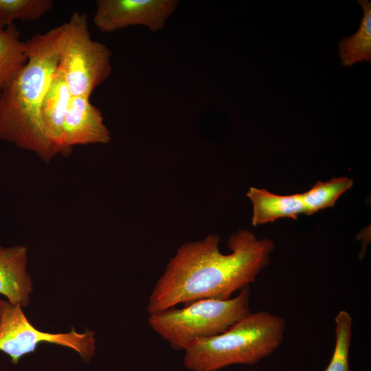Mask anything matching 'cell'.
Wrapping results in <instances>:
<instances>
[{
    "label": "cell",
    "instance_id": "cell-13",
    "mask_svg": "<svg viewBox=\"0 0 371 371\" xmlns=\"http://www.w3.org/2000/svg\"><path fill=\"white\" fill-rule=\"evenodd\" d=\"M27 60L25 43L14 24L0 25V95Z\"/></svg>",
    "mask_w": 371,
    "mask_h": 371
},
{
    "label": "cell",
    "instance_id": "cell-15",
    "mask_svg": "<svg viewBox=\"0 0 371 371\" xmlns=\"http://www.w3.org/2000/svg\"><path fill=\"white\" fill-rule=\"evenodd\" d=\"M53 5L52 0H0V25L8 27L15 20H38Z\"/></svg>",
    "mask_w": 371,
    "mask_h": 371
},
{
    "label": "cell",
    "instance_id": "cell-11",
    "mask_svg": "<svg viewBox=\"0 0 371 371\" xmlns=\"http://www.w3.org/2000/svg\"><path fill=\"white\" fill-rule=\"evenodd\" d=\"M253 205L251 224L254 226L273 222L279 218H297L304 214L300 193L280 195L251 187L247 193Z\"/></svg>",
    "mask_w": 371,
    "mask_h": 371
},
{
    "label": "cell",
    "instance_id": "cell-3",
    "mask_svg": "<svg viewBox=\"0 0 371 371\" xmlns=\"http://www.w3.org/2000/svg\"><path fill=\"white\" fill-rule=\"evenodd\" d=\"M285 319L268 311L250 313L223 333L199 339L184 350L190 371H218L232 365H253L282 344Z\"/></svg>",
    "mask_w": 371,
    "mask_h": 371
},
{
    "label": "cell",
    "instance_id": "cell-9",
    "mask_svg": "<svg viewBox=\"0 0 371 371\" xmlns=\"http://www.w3.org/2000/svg\"><path fill=\"white\" fill-rule=\"evenodd\" d=\"M71 98L58 66L43 97L39 113L43 133L54 156L63 155V128Z\"/></svg>",
    "mask_w": 371,
    "mask_h": 371
},
{
    "label": "cell",
    "instance_id": "cell-1",
    "mask_svg": "<svg viewBox=\"0 0 371 371\" xmlns=\"http://www.w3.org/2000/svg\"><path fill=\"white\" fill-rule=\"evenodd\" d=\"M220 241L218 235L209 234L178 248L150 294L149 314L204 299L232 297L255 281L275 249L272 240L258 239L247 229L229 236L228 254L221 253Z\"/></svg>",
    "mask_w": 371,
    "mask_h": 371
},
{
    "label": "cell",
    "instance_id": "cell-4",
    "mask_svg": "<svg viewBox=\"0 0 371 371\" xmlns=\"http://www.w3.org/2000/svg\"><path fill=\"white\" fill-rule=\"evenodd\" d=\"M249 286L227 300L204 299L183 308H170L149 314L152 330L177 350H185L196 341L217 335L248 315Z\"/></svg>",
    "mask_w": 371,
    "mask_h": 371
},
{
    "label": "cell",
    "instance_id": "cell-12",
    "mask_svg": "<svg viewBox=\"0 0 371 371\" xmlns=\"http://www.w3.org/2000/svg\"><path fill=\"white\" fill-rule=\"evenodd\" d=\"M357 2L363 12L359 27L354 34L342 38L338 43L341 63L345 67L363 61L371 63V1Z\"/></svg>",
    "mask_w": 371,
    "mask_h": 371
},
{
    "label": "cell",
    "instance_id": "cell-6",
    "mask_svg": "<svg viewBox=\"0 0 371 371\" xmlns=\"http://www.w3.org/2000/svg\"><path fill=\"white\" fill-rule=\"evenodd\" d=\"M95 332L89 329L82 333L74 328L56 333L40 330L29 322L21 305L5 302L0 321V351L8 355L12 363L35 352L41 343L70 348L89 363L95 354Z\"/></svg>",
    "mask_w": 371,
    "mask_h": 371
},
{
    "label": "cell",
    "instance_id": "cell-14",
    "mask_svg": "<svg viewBox=\"0 0 371 371\" xmlns=\"http://www.w3.org/2000/svg\"><path fill=\"white\" fill-rule=\"evenodd\" d=\"M352 186L353 179L346 177L333 178L327 181H318L308 191L300 193L304 214L311 215L333 207L339 197Z\"/></svg>",
    "mask_w": 371,
    "mask_h": 371
},
{
    "label": "cell",
    "instance_id": "cell-7",
    "mask_svg": "<svg viewBox=\"0 0 371 371\" xmlns=\"http://www.w3.org/2000/svg\"><path fill=\"white\" fill-rule=\"evenodd\" d=\"M177 0H98L93 21L105 33L133 25L161 30L176 11Z\"/></svg>",
    "mask_w": 371,
    "mask_h": 371
},
{
    "label": "cell",
    "instance_id": "cell-5",
    "mask_svg": "<svg viewBox=\"0 0 371 371\" xmlns=\"http://www.w3.org/2000/svg\"><path fill=\"white\" fill-rule=\"evenodd\" d=\"M61 26L58 66L71 96L90 98L112 72L111 51L91 38L84 13L74 12Z\"/></svg>",
    "mask_w": 371,
    "mask_h": 371
},
{
    "label": "cell",
    "instance_id": "cell-2",
    "mask_svg": "<svg viewBox=\"0 0 371 371\" xmlns=\"http://www.w3.org/2000/svg\"><path fill=\"white\" fill-rule=\"evenodd\" d=\"M61 25L25 41L27 62L0 95V139L36 154L54 155L43 133L40 108L59 63Z\"/></svg>",
    "mask_w": 371,
    "mask_h": 371
},
{
    "label": "cell",
    "instance_id": "cell-8",
    "mask_svg": "<svg viewBox=\"0 0 371 371\" xmlns=\"http://www.w3.org/2000/svg\"><path fill=\"white\" fill-rule=\"evenodd\" d=\"M90 98L72 97L63 128V155L74 146L106 144L111 139L100 110L92 104Z\"/></svg>",
    "mask_w": 371,
    "mask_h": 371
},
{
    "label": "cell",
    "instance_id": "cell-17",
    "mask_svg": "<svg viewBox=\"0 0 371 371\" xmlns=\"http://www.w3.org/2000/svg\"><path fill=\"white\" fill-rule=\"evenodd\" d=\"M5 300H3L2 299L0 298V321H1V317L3 309V306L5 304Z\"/></svg>",
    "mask_w": 371,
    "mask_h": 371
},
{
    "label": "cell",
    "instance_id": "cell-16",
    "mask_svg": "<svg viewBox=\"0 0 371 371\" xmlns=\"http://www.w3.org/2000/svg\"><path fill=\"white\" fill-rule=\"evenodd\" d=\"M335 344L331 359L324 371H350L349 351L352 318L346 311H340L335 318Z\"/></svg>",
    "mask_w": 371,
    "mask_h": 371
},
{
    "label": "cell",
    "instance_id": "cell-10",
    "mask_svg": "<svg viewBox=\"0 0 371 371\" xmlns=\"http://www.w3.org/2000/svg\"><path fill=\"white\" fill-rule=\"evenodd\" d=\"M27 249L23 245L0 246V295L23 308L30 303L33 281L27 269Z\"/></svg>",
    "mask_w": 371,
    "mask_h": 371
}]
</instances>
